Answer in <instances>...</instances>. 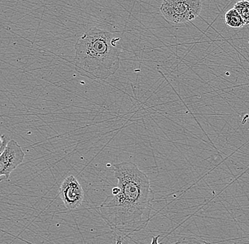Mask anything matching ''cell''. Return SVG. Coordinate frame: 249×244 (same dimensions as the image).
<instances>
[{"instance_id":"cell-11","label":"cell","mask_w":249,"mask_h":244,"mask_svg":"<svg viewBox=\"0 0 249 244\" xmlns=\"http://www.w3.org/2000/svg\"></svg>"},{"instance_id":"cell-7","label":"cell","mask_w":249,"mask_h":244,"mask_svg":"<svg viewBox=\"0 0 249 244\" xmlns=\"http://www.w3.org/2000/svg\"><path fill=\"white\" fill-rule=\"evenodd\" d=\"M233 8L240 15L246 25L249 24V1L247 0H241L236 2Z\"/></svg>"},{"instance_id":"cell-8","label":"cell","mask_w":249,"mask_h":244,"mask_svg":"<svg viewBox=\"0 0 249 244\" xmlns=\"http://www.w3.org/2000/svg\"><path fill=\"white\" fill-rule=\"evenodd\" d=\"M9 141V139L5 135H0V156L4 153Z\"/></svg>"},{"instance_id":"cell-5","label":"cell","mask_w":249,"mask_h":244,"mask_svg":"<svg viewBox=\"0 0 249 244\" xmlns=\"http://www.w3.org/2000/svg\"><path fill=\"white\" fill-rule=\"evenodd\" d=\"M24 158L22 147L15 140H10L0 156V181L2 177L9 179L11 173L23 163Z\"/></svg>"},{"instance_id":"cell-1","label":"cell","mask_w":249,"mask_h":244,"mask_svg":"<svg viewBox=\"0 0 249 244\" xmlns=\"http://www.w3.org/2000/svg\"><path fill=\"white\" fill-rule=\"evenodd\" d=\"M118 186L99 207L110 229L131 235L147 228L155 199L150 180L131 162L113 164Z\"/></svg>"},{"instance_id":"cell-6","label":"cell","mask_w":249,"mask_h":244,"mask_svg":"<svg viewBox=\"0 0 249 244\" xmlns=\"http://www.w3.org/2000/svg\"><path fill=\"white\" fill-rule=\"evenodd\" d=\"M225 21L226 25L232 29H240L246 26L244 20L234 8L230 9L225 14Z\"/></svg>"},{"instance_id":"cell-10","label":"cell","mask_w":249,"mask_h":244,"mask_svg":"<svg viewBox=\"0 0 249 244\" xmlns=\"http://www.w3.org/2000/svg\"><path fill=\"white\" fill-rule=\"evenodd\" d=\"M176 244V243L175 244Z\"/></svg>"},{"instance_id":"cell-9","label":"cell","mask_w":249,"mask_h":244,"mask_svg":"<svg viewBox=\"0 0 249 244\" xmlns=\"http://www.w3.org/2000/svg\"><path fill=\"white\" fill-rule=\"evenodd\" d=\"M159 239H160V235L152 237V243L150 244H162V243H159ZM116 244H122V241L121 239H118Z\"/></svg>"},{"instance_id":"cell-2","label":"cell","mask_w":249,"mask_h":244,"mask_svg":"<svg viewBox=\"0 0 249 244\" xmlns=\"http://www.w3.org/2000/svg\"><path fill=\"white\" fill-rule=\"evenodd\" d=\"M121 38L109 31L95 28L87 31L76 43L74 65L81 75L104 81L120 67Z\"/></svg>"},{"instance_id":"cell-3","label":"cell","mask_w":249,"mask_h":244,"mask_svg":"<svg viewBox=\"0 0 249 244\" xmlns=\"http://www.w3.org/2000/svg\"><path fill=\"white\" fill-rule=\"evenodd\" d=\"M202 7L201 0H163L160 11L166 21L181 24L198 17Z\"/></svg>"},{"instance_id":"cell-4","label":"cell","mask_w":249,"mask_h":244,"mask_svg":"<svg viewBox=\"0 0 249 244\" xmlns=\"http://www.w3.org/2000/svg\"><path fill=\"white\" fill-rule=\"evenodd\" d=\"M59 196L67 209L74 210L80 207L83 203L85 194L77 179L73 175H70L60 185Z\"/></svg>"}]
</instances>
